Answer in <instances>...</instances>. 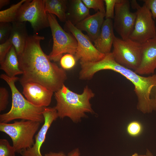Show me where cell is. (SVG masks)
<instances>
[{"instance_id": "6da1fadb", "label": "cell", "mask_w": 156, "mask_h": 156, "mask_svg": "<svg viewBox=\"0 0 156 156\" xmlns=\"http://www.w3.org/2000/svg\"><path fill=\"white\" fill-rule=\"evenodd\" d=\"M44 39L36 34L28 36L23 51L18 56L19 68L23 72L19 81L21 85L38 83L55 92L64 84L67 74L64 70L51 62L42 50L40 42Z\"/></svg>"}, {"instance_id": "7a4b0ae2", "label": "cell", "mask_w": 156, "mask_h": 156, "mask_svg": "<svg viewBox=\"0 0 156 156\" xmlns=\"http://www.w3.org/2000/svg\"><path fill=\"white\" fill-rule=\"evenodd\" d=\"M103 67L120 74L133 83L138 110L144 114L156 111V74L147 77L139 75L118 63L112 55L106 57Z\"/></svg>"}, {"instance_id": "3957f363", "label": "cell", "mask_w": 156, "mask_h": 156, "mask_svg": "<svg viewBox=\"0 0 156 156\" xmlns=\"http://www.w3.org/2000/svg\"><path fill=\"white\" fill-rule=\"evenodd\" d=\"M56 105L54 108L58 117L70 118L74 122H77L84 116L86 113H92L93 110L90 101L94 94L87 86L83 93L79 94L70 90L64 84L55 92Z\"/></svg>"}, {"instance_id": "277c9868", "label": "cell", "mask_w": 156, "mask_h": 156, "mask_svg": "<svg viewBox=\"0 0 156 156\" xmlns=\"http://www.w3.org/2000/svg\"><path fill=\"white\" fill-rule=\"evenodd\" d=\"M0 78L7 83L10 89L12 103L10 111L0 115V122L8 123L16 119L33 120L40 123L44 122V118L42 113L44 107L35 105L23 97L15 84L19 78L10 77L3 74L0 75Z\"/></svg>"}, {"instance_id": "5b68a950", "label": "cell", "mask_w": 156, "mask_h": 156, "mask_svg": "<svg viewBox=\"0 0 156 156\" xmlns=\"http://www.w3.org/2000/svg\"><path fill=\"white\" fill-rule=\"evenodd\" d=\"M40 123L31 120L14 121L12 123L0 122V131L11 138L12 146L16 153L31 147L34 137L38 130Z\"/></svg>"}, {"instance_id": "8992f818", "label": "cell", "mask_w": 156, "mask_h": 156, "mask_svg": "<svg viewBox=\"0 0 156 156\" xmlns=\"http://www.w3.org/2000/svg\"><path fill=\"white\" fill-rule=\"evenodd\" d=\"M47 14L53 40L52 50L49 55L50 60L58 62L65 53L74 55L77 46L76 39L71 33L61 27L55 15Z\"/></svg>"}, {"instance_id": "52a82bcc", "label": "cell", "mask_w": 156, "mask_h": 156, "mask_svg": "<svg viewBox=\"0 0 156 156\" xmlns=\"http://www.w3.org/2000/svg\"><path fill=\"white\" fill-rule=\"evenodd\" d=\"M130 3L132 8L137 11L134 28L129 38L142 44L156 37L155 22L149 9L144 3L140 6L136 0H131Z\"/></svg>"}, {"instance_id": "ba28073f", "label": "cell", "mask_w": 156, "mask_h": 156, "mask_svg": "<svg viewBox=\"0 0 156 156\" xmlns=\"http://www.w3.org/2000/svg\"><path fill=\"white\" fill-rule=\"evenodd\" d=\"M112 52L115 61L120 65L135 70L141 57V44L130 38L123 40L115 37Z\"/></svg>"}, {"instance_id": "9c48e42d", "label": "cell", "mask_w": 156, "mask_h": 156, "mask_svg": "<svg viewBox=\"0 0 156 156\" xmlns=\"http://www.w3.org/2000/svg\"><path fill=\"white\" fill-rule=\"evenodd\" d=\"M29 22L34 33L49 27L44 0H27L21 6L16 22Z\"/></svg>"}, {"instance_id": "30bf717a", "label": "cell", "mask_w": 156, "mask_h": 156, "mask_svg": "<svg viewBox=\"0 0 156 156\" xmlns=\"http://www.w3.org/2000/svg\"><path fill=\"white\" fill-rule=\"evenodd\" d=\"M64 29L71 33L77 42V46L74 55L76 60L80 63L97 62L102 59L105 54L102 53L94 47L88 36L82 33L69 21L64 25Z\"/></svg>"}, {"instance_id": "8fae6325", "label": "cell", "mask_w": 156, "mask_h": 156, "mask_svg": "<svg viewBox=\"0 0 156 156\" xmlns=\"http://www.w3.org/2000/svg\"><path fill=\"white\" fill-rule=\"evenodd\" d=\"M130 1L117 0L115 6L114 28L121 39L129 38L134 27L136 13L130 10Z\"/></svg>"}, {"instance_id": "7c38bea8", "label": "cell", "mask_w": 156, "mask_h": 156, "mask_svg": "<svg viewBox=\"0 0 156 156\" xmlns=\"http://www.w3.org/2000/svg\"><path fill=\"white\" fill-rule=\"evenodd\" d=\"M42 114L44 122L35 136L34 144L31 147L21 151L19 153L21 156H43L40 151L41 146L45 141L48 130L52 122L58 117V115L54 107H44Z\"/></svg>"}, {"instance_id": "4fadbf2b", "label": "cell", "mask_w": 156, "mask_h": 156, "mask_svg": "<svg viewBox=\"0 0 156 156\" xmlns=\"http://www.w3.org/2000/svg\"><path fill=\"white\" fill-rule=\"evenodd\" d=\"M26 99L36 106L47 107L50 104L53 92L38 83L28 82L21 85Z\"/></svg>"}, {"instance_id": "5bb4252c", "label": "cell", "mask_w": 156, "mask_h": 156, "mask_svg": "<svg viewBox=\"0 0 156 156\" xmlns=\"http://www.w3.org/2000/svg\"><path fill=\"white\" fill-rule=\"evenodd\" d=\"M156 69V37L141 44L140 64L135 71L140 75L154 73Z\"/></svg>"}, {"instance_id": "9a60e30c", "label": "cell", "mask_w": 156, "mask_h": 156, "mask_svg": "<svg viewBox=\"0 0 156 156\" xmlns=\"http://www.w3.org/2000/svg\"><path fill=\"white\" fill-rule=\"evenodd\" d=\"M105 13L98 11L90 15L75 26L82 31L86 32L92 41L94 42L100 33Z\"/></svg>"}, {"instance_id": "2e32d148", "label": "cell", "mask_w": 156, "mask_h": 156, "mask_svg": "<svg viewBox=\"0 0 156 156\" xmlns=\"http://www.w3.org/2000/svg\"><path fill=\"white\" fill-rule=\"evenodd\" d=\"M113 22L112 19H105L99 35L93 42L94 45L101 53L106 54L111 52L115 37Z\"/></svg>"}, {"instance_id": "e0dca14e", "label": "cell", "mask_w": 156, "mask_h": 156, "mask_svg": "<svg viewBox=\"0 0 156 156\" xmlns=\"http://www.w3.org/2000/svg\"><path fill=\"white\" fill-rule=\"evenodd\" d=\"M12 24V29L9 38L18 56L23 51L29 35L25 22H14Z\"/></svg>"}, {"instance_id": "ac0fdd59", "label": "cell", "mask_w": 156, "mask_h": 156, "mask_svg": "<svg viewBox=\"0 0 156 156\" xmlns=\"http://www.w3.org/2000/svg\"><path fill=\"white\" fill-rule=\"evenodd\" d=\"M90 15L89 9L82 0L68 1L67 21H69L75 26Z\"/></svg>"}, {"instance_id": "d6986e66", "label": "cell", "mask_w": 156, "mask_h": 156, "mask_svg": "<svg viewBox=\"0 0 156 156\" xmlns=\"http://www.w3.org/2000/svg\"><path fill=\"white\" fill-rule=\"evenodd\" d=\"M0 63V69L10 77H14L23 73L19 68L18 56L13 45L4 60Z\"/></svg>"}, {"instance_id": "ffe728a7", "label": "cell", "mask_w": 156, "mask_h": 156, "mask_svg": "<svg viewBox=\"0 0 156 156\" xmlns=\"http://www.w3.org/2000/svg\"><path fill=\"white\" fill-rule=\"evenodd\" d=\"M68 1L44 0L45 11L47 13L56 16L60 21L65 23L67 21Z\"/></svg>"}, {"instance_id": "44dd1931", "label": "cell", "mask_w": 156, "mask_h": 156, "mask_svg": "<svg viewBox=\"0 0 156 156\" xmlns=\"http://www.w3.org/2000/svg\"><path fill=\"white\" fill-rule=\"evenodd\" d=\"M27 0H22L10 8L0 11V22H16L17 13L21 5Z\"/></svg>"}, {"instance_id": "7402d4cb", "label": "cell", "mask_w": 156, "mask_h": 156, "mask_svg": "<svg viewBox=\"0 0 156 156\" xmlns=\"http://www.w3.org/2000/svg\"><path fill=\"white\" fill-rule=\"evenodd\" d=\"M15 150L6 139L0 140V156H15Z\"/></svg>"}, {"instance_id": "603a6c76", "label": "cell", "mask_w": 156, "mask_h": 156, "mask_svg": "<svg viewBox=\"0 0 156 156\" xmlns=\"http://www.w3.org/2000/svg\"><path fill=\"white\" fill-rule=\"evenodd\" d=\"M84 4L89 9H93L95 11L105 14V10L103 0H82Z\"/></svg>"}, {"instance_id": "cb8c5ba5", "label": "cell", "mask_w": 156, "mask_h": 156, "mask_svg": "<svg viewBox=\"0 0 156 156\" xmlns=\"http://www.w3.org/2000/svg\"><path fill=\"white\" fill-rule=\"evenodd\" d=\"M12 29L10 23L0 22V43L5 42L10 38Z\"/></svg>"}, {"instance_id": "d4e9b609", "label": "cell", "mask_w": 156, "mask_h": 156, "mask_svg": "<svg viewBox=\"0 0 156 156\" xmlns=\"http://www.w3.org/2000/svg\"><path fill=\"white\" fill-rule=\"evenodd\" d=\"M60 60V65L64 70L72 68L75 65L77 61L74 55L69 53L63 55Z\"/></svg>"}, {"instance_id": "484cf974", "label": "cell", "mask_w": 156, "mask_h": 156, "mask_svg": "<svg viewBox=\"0 0 156 156\" xmlns=\"http://www.w3.org/2000/svg\"><path fill=\"white\" fill-rule=\"evenodd\" d=\"M106 5L105 14V19H112L114 18L115 6L117 0H104Z\"/></svg>"}, {"instance_id": "4316f807", "label": "cell", "mask_w": 156, "mask_h": 156, "mask_svg": "<svg viewBox=\"0 0 156 156\" xmlns=\"http://www.w3.org/2000/svg\"><path fill=\"white\" fill-rule=\"evenodd\" d=\"M142 130V126L140 123L137 121L130 122L127 125V131L130 135L135 136L139 135Z\"/></svg>"}, {"instance_id": "83f0119b", "label": "cell", "mask_w": 156, "mask_h": 156, "mask_svg": "<svg viewBox=\"0 0 156 156\" xmlns=\"http://www.w3.org/2000/svg\"><path fill=\"white\" fill-rule=\"evenodd\" d=\"M8 92L4 87L0 88V111L5 110L8 103Z\"/></svg>"}, {"instance_id": "f1b7e54d", "label": "cell", "mask_w": 156, "mask_h": 156, "mask_svg": "<svg viewBox=\"0 0 156 156\" xmlns=\"http://www.w3.org/2000/svg\"><path fill=\"white\" fill-rule=\"evenodd\" d=\"M12 46V44L9 38L4 43L0 44V62L4 60Z\"/></svg>"}, {"instance_id": "f546056e", "label": "cell", "mask_w": 156, "mask_h": 156, "mask_svg": "<svg viewBox=\"0 0 156 156\" xmlns=\"http://www.w3.org/2000/svg\"><path fill=\"white\" fill-rule=\"evenodd\" d=\"M142 1L150 11L153 18H156V0H143Z\"/></svg>"}, {"instance_id": "4dcf8cb0", "label": "cell", "mask_w": 156, "mask_h": 156, "mask_svg": "<svg viewBox=\"0 0 156 156\" xmlns=\"http://www.w3.org/2000/svg\"><path fill=\"white\" fill-rule=\"evenodd\" d=\"M44 156H66V155L62 152L59 153L50 152L46 154Z\"/></svg>"}, {"instance_id": "1f68e13d", "label": "cell", "mask_w": 156, "mask_h": 156, "mask_svg": "<svg viewBox=\"0 0 156 156\" xmlns=\"http://www.w3.org/2000/svg\"><path fill=\"white\" fill-rule=\"evenodd\" d=\"M10 0H0V9L10 4Z\"/></svg>"}, {"instance_id": "d6a6232c", "label": "cell", "mask_w": 156, "mask_h": 156, "mask_svg": "<svg viewBox=\"0 0 156 156\" xmlns=\"http://www.w3.org/2000/svg\"><path fill=\"white\" fill-rule=\"evenodd\" d=\"M79 153L78 150H76L74 151L70 155L68 156H79Z\"/></svg>"}, {"instance_id": "836d02e7", "label": "cell", "mask_w": 156, "mask_h": 156, "mask_svg": "<svg viewBox=\"0 0 156 156\" xmlns=\"http://www.w3.org/2000/svg\"><path fill=\"white\" fill-rule=\"evenodd\" d=\"M146 155L147 156H154L151 151L148 149L147 150Z\"/></svg>"}, {"instance_id": "e575fe53", "label": "cell", "mask_w": 156, "mask_h": 156, "mask_svg": "<svg viewBox=\"0 0 156 156\" xmlns=\"http://www.w3.org/2000/svg\"><path fill=\"white\" fill-rule=\"evenodd\" d=\"M132 156H147L146 155H139L137 153H135L133 154Z\"/></svg>"}]
</instances>
